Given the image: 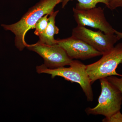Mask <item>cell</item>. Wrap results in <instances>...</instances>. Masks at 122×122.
<instances>
[{
    "label": "cell",
    "instance_id": "6da1fadb",
    "mask_svg": "<svg viewBox=\"0 0 122 122\" xmlns=\"http://www.w3.org/2000/svg\"><path fill=\"white\" fill-rule=\"evenodd\" d=\"M62 1V0H41L29 9L19 21L10 25L2 24L1 26L5 30H10L14 34L15 46L21 51L27 45L25 37L28 31L35 29V24L41 18L46 14L49 15L53 13L56 5Z\"/></svg>",
    "mask_w": 122,
    "mask_h": 122
},
{
    "label": "cell",
    "instance_id": "7a4b0ae2",
    "mask_svg": "<svg viewBox=\"0 0 122 122\" xmlns=\"http://www.w3.org/2000/svg\"><path fill=\"white\" fill-rule=\"evenodd\" d=\"M69 67H60L55 69L47 68L44 64L36 67L38 73L50 75L52 78L62 77L66 81L78 83L85 93L87 101L93 100L91 83L86 71V65L77 60H73Z\"/></svg>",
    "mask_w": 122,
    "mask_h": 122
},
{
    "label": "cell",
    "instance_id": "3957f363",
    "mask_svg": "<svg viewBox=\"0 0 122 122\" xmlns=\"http://www.w3.org/2000/svg\"><path fill=\"white\" fill-rule=\"evenodd\" d=\"M99 80L101 93L98 98V103L93 108L87 107L85 111L87 115H102L108 117L120 111L122 95L119 90L107 78Z\"/></svg>",
    "mask_w": 122,
    "mask_h": 122
},
{
    "label": "cell",
    "instance_id": "277c9868",
    "mask_svg": "<svg viewBox=\"0 0 122 122\" xmlns=\"http://www.w3.org/2000/svg\"><path fill=\"white\" fill-rule=\"evenodd\" d=\"M98 61L86 65V72L92 84L100 79L117 75L116 69L122 63V43L114 46L109 51L102 55Z\"/></svg>",
    "mask_w": 122,
    "mask_h": 122
},
{
    "label": "cell",
    "instance_id": "5b68a950",
    "mask_svg": "<svg viewBox=\"0 0 122 122\" xmlns=\"http://www.w3.org/2000/svg\"><path fill=\"white\" fill-rule=\"evenodd\" d=\"M72 36L82 40L102 55L111 50L118 41L115 34H106L100 30L94 31L78 25L73 29Z\"/></svg>",
    "mask_w": 122,
    "mask_h": 122
},
{
    "label": "cell",
    "instance_id": "8992f818",
    "mask_svg": "<svg viewBox=\"0 0 122 122\" xmlns=\"http://www.w3.org/2000/svg\"><path fill=\"white\" fill-rule=\"evenodd\" d=\"M26 48L41 56L44 59V65L49 69L70 66L73 61L65 51L57 44L49 45L38 41L35 44H27Z\"/></svg>",
    "mask_w": 122,
    "mask_h": 122
},
{
    "label": "cell",
    "instance_id": "52a82bcc",
    "mask_svg": "<svg viewBox=\"0 0 122 122\" xmlns=\"http://www.w3.org/2000/svg\"><path fill=\"white\" fill-rule=\"evenodd\" d=\"M73 16L77 25L98 29L106 34H115V30L107 21L104 9L95 7L86 9H73Z\"/></svg>",
    "mask_w": 122,
    "mask_h": 122
},
{
    "label": "cell",
    "instance_id": "ba28073f",
    "mask_svg": "<svg viewBox=\"0 0 122 122\" xmlns=\"http://www.w3.org/2000/svg\"><path fill=\"white\" fill-rule=\"evenodd\" d=\"M56 44L65 51L72 60H86L102 55L85 42L73 36L65 39H57Z\"/></svg>",
    "mask_w": 122,
    "mask_h": 122
},
{
    "label": "cell",
    "instance_id": "9c48e42d",
    "mask_svg": "<svg viewBox=\"0 0 122 122\" xmlns=\"http://www.w3.org/2000/svg\"><path fill=\"white\" fill-rule=\"evenodd\" d=\"M58 12L59 11L58 10L49 15L48 25L45 32L39 36V42L49 45L56 44V40L55 39L54 35L59 33V29L55 25V20Z\"/></svg>",
    "mask_w": 122,
    "mask_h": 122
},
{
    "label": "cell",
    "instance_id": "30bf717a",
    "mask_svg": "<svg viewBox=\"0 0 122 122\" xmlns=\"http://www.w3.org/2000/svg\"><path fill=\"white\" fill-rule=\"evenodd\" d=\"M73 0H62V7L64 8L70 1ZM78 3L76 4V9H86L92 8L96 7L97 4L99 3H103L106 5L107 7L109 6L110 0H76Z\"/></svg>",
    "mask_w": 122,
    "mask_h": 122
},
{
    "label": "cell",
    "instance_id": "8fae6325",
    "mask_svg": "<svg viewBox=\"0 0 122 122\" xmlns=\"http://www.w3.org/2000/svg\"><path fill=\"white\" fill-rule=\"evenodd\" d=\"M49 14H46L41 18L35 24L34 32L35 35L39 36L45 32L49 22L48 16Z\"/></svg>",
    "mask_w": 122,
    "mask_h": 122
},
{
    "label": "cell",
    "instance_id": "7c38bea8",
    "mask_svg": "<svg viewBox=\"0 0 122 122\" xmlns=\"http://www.w3.org/2000/svg\"><path fill=\"white\" fill-rule=\"evenodd\" d=\"M103 122H122V114L120 111L117 112L110 117H106L102 120Z\"/></svg>",
    "mask_w": 122,
    "mask_h": 122
},
{
    "label": "cell",
    "instance_id": "4fadbf2b",
    "mask_svg": "<svg viewBox=\"0 0 122 122\" xmlns=\"http://www.w3.org/2000/svg\"><path fill=\"white\" fill-rule=\"evenodd\" d=\"M107 78L110 82L119 90L122 95V77L118 78L114 76H111Z\"/></svg>",
    "mask_w": 122,
    "mask_h": 122
},
{
    "label": "cell",
    "instance_id": "5bb4252c",
    "mask_svg": "<svg viewBox=\"0 0 122 122\" xmlns=\"http://www.w3.org/2000/svg\"><path fill=\"white\" fill-rule=\"evenodd\" d=\"M118 7H122V0H110L108 8L113 10Z\"/></svg>",
    "mask_w": 122,
    "mask_h": 122
},
{
    "label": "cell",
    "instance_id": "9a60e30c",
    "mask_svg": "<svg viewBox=\"0 0 122 122\" xmlns=\"http://www.w3.org/2000/svg\"><path fill=\"white\" fill-rule=\"evenodd\" d=\"M115 34L117 36V38L118 40H119V39H122V32H118V31L115 30Z\"/></svg>",
    "mask_w": 122,
    "mask_h": 122
}]
</instances>
